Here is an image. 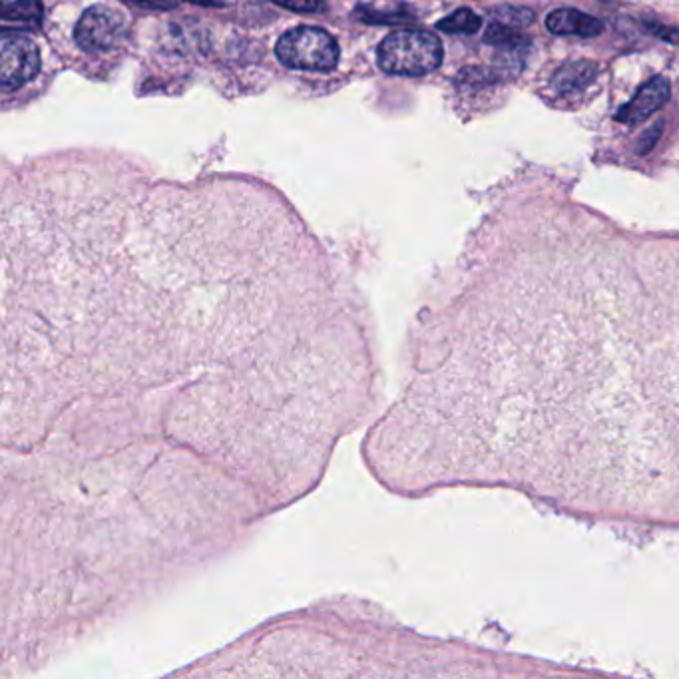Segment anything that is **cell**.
<instances>
[{
    "label": "cell",
    "instance_id": "1",
    "mask_svg": "<svg viewBox=\"0 0 679 679\" xmlns=\"http://www.w3.org/2000/svg\"><path fill=\"white\" fill-rule=\"evenodd\" d=\"M377 62L393 76H425L441 66L443 44L425 30H399L379 44Z\"/></svg>",
    "mask_w": 679,
    "mask_h": 679
},
{
    "label": "cell",
    "instance_id": "2",
    "mask_svg": "<svg viewBox=\"0 0 679 679\" xmlns=\"http://www.w3.org/2000/svg\"><path fill=\"white\" fill-rule=\"evenodd\" d=\"M275 54L285 66L309 72H327L339 62L337 40L317 26H297L285 32L277 40Z\"/></svg>",
    "mask_w": 679,
    "mask_h": 679
},
{
    "label": "cell",
    "instance_id": "3",
    "mask_svg": "<svg viewBox=\"0 0 679 679\" xmlns=\"http://www.w3.org/2000/svg\"><path fill=\"white\" fill-rule=\"evenodd\" d=\"M40 72V52L36 44L20 34H4L0 42V88L16 90L34 80Z\"/></svg>",
    "mask_w": 679,
    "mask_h": 679
},
{
    "label": "cell",
    "instance_id": "4",
    "mask_svg": "<svg viewBox=\"0 0 679 679\" xmlns=\"http://www.w3.org/2000/svg\"><path fill=\"white\" fill-rule=\"evenodd\" d=\"M124 32V16L110 6H90L74 28L76 42L88 52L112 50L122 40Z\"/></svg>",
    "mask_w": 679,
    "mask_h": 679
},
{
    "label": "cell",
    "instance_id": "5",
    "mask_svg": "<svg viewBox=\"0 0 679 679\" xmlns=\"http://www.w3.org/2000/svg\"><path fill=\"white\" fill-rule=\"evenodd\" d=\"M670 94H672L670 82L662 76H656L640 88V92L634 96V100H630L626 106H622L618 110L616 120L622 122V124H628V126L642 124L652 114H656L658 110H662L668 104Z\"/></svg>",
    "mask_w": 679,
    "mask_h": 679
},
{
    "label": "cell",
    "instance_id": "6",
    "mask_svg": "<svg viewBox=\"0 0 679 679\" xmlns=\"http://www.w3.org/2000/svg\"><path fill=\"white\" fill-rule=\"evenodd\" d=\"M546 28L558 36L592 38L604 32V22L592 14H586L574 8H558L548 14Z\"/></svg>",
    "mask_w": 679,
    "mask_h": 679
},
{
    "label": "cell",
    "instance_id": "7",
    "mask_svg": "<svg viewBox=\"0 0 679 679\" xmlns=\"http://www.w3.org/2000/svg\"><path fill=\"white\" fill-rule=\"evenodd\" d=\"M598 76V64L590 60L574 62L568 66H562L554 76H552V90L560 96H570L578 94L584 88H588Z\"/></svg>",
    "mask_w": 679,
    "mask_h": 679
},
{
    "label": "cell",
    "instance_id": "8",
    "mask_svg": "<svg viewBox=\"0 0 679 679\" xmlns=\"http://www.w3.org/2000/svg\"><path fill=\"white\" fill-rule=\"evenodd\" d=\"M484 42L486 44H492L496 48H502L506 52H522L530 46L528 38H524L522 34L516 32V28L512 26H506V24H500V22H492L488 28H486V34H484Z\"/></svg>",
    "mask_w": 679,
    "mask_h": 679
},
{
    "label": "cell",
    "instance_id": "9",
    "mask_svg": "<svg viewBox=\"0 0 679 679\" xmlns=\"http://www.w3.org/2000/svg\"><path fill=\"white\" fill-rule=\"evenodd\" d=\"M42 14L44 10H42L40 0H14V2H4L2 6L4 22L38 26L42 22Z\"/></svg>",
    "mask_w": 679,
    "mask_h": 679
},
{
    "label": "cell",
    "instance_id": "10",
    "mask_svg": "<svg viewBox=\"0 0 679 679\" xmlns=\"http://www.w3.org/2000/svg\"><path fill=\"white\" fill-rule=\"evenodd\" d=\"M480 26L482 18L468 8H458L437 24V28L447 34H474L480 30Z\"/></svg>",
    "mask_w": 679,
    "mask_h": 679
},
{
    "label": "cell",
    "instance_id": "11",
    "mask_svg": "<svg viewBox=\"0 0 679 679\" xmlns=\"http://www.w3.org/2000/svg\"><path fill=\"white\" fill-rule=\"evenodd\" d=\"M494 22L512 26V28H526L536 20V14L524 6H498L492 10Z\"/></svg>",
    "mask_w": 679,
    "mask_h": 679
},
{
    "label": "cell",
    "instance_id": "12",
    "mask_svg": "<svg viewBox=\"0 0 679 679\" xmlns=\"http://www.w3.org/2000/svg\"><path fill=\"white\" fill-rule=\"evenodd\" d=\"M275 4L287 8V10H293V12H319V10H325V4L323 0H273Z\"/></svg>",
    "mask_w": 679,
    "mask_h": 679
},
{
    "label": "cell",
    "instance_id": "13",
    "mask_svg": "<svg viewBox=\"0 0 679 679\" xmlns=\"http://www.w3.org/2000/svg\"><path fill=\"white\" fill-rule=\"evenodd\" d=\"M140 8H148V10H170L174 6H178V0H128Z\"/></svg>",
    "mask_w": 679,
    "mask_h": 679
},
{
    "label": "cell",
    "instance_id": "14",
    "mask_svg": "<svg viewBox=\"0 0 679 679\" xmlns=\"http://www.w3.org/2000/svg\"><path fill=\"white\" fill-rule=\"evenodd\" d=\"M648 28L656 34V36H660V38H664V40H670V42H676V44H679V30L678 28H668V26H662V24H648Z\"/></svg>",
    "mask_w": 679,
    "mask_h": 679
},
{
    "label": "cell",
    "instance_id": "15",
    "mask_svg": "<svg viewBox=\"0 0 679 679\" xmlns=\"http://www.w3.org/2000/svg\"><path fill=\"white\" fill-rule=\"evenodd\" d=\"M194 4H200V6H224L226 0H190Z\"/></svg>",
    "mask_w": 679,
    "mask_h": 679
}]
</instances>
